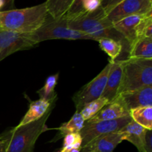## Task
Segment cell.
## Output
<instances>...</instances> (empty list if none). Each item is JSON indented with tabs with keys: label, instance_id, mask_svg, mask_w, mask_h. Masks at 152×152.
Segmentation results:
<instances>
[{
	"label": "cell",
	"instance_id": "6da1fadb",
	"mask_svg": "<svg viewBox=\"0 0 152 152\" xmlns=\"http://www.w3.org/2000/svg\"><path fill=\"white\" fill-rule=\"evenodd\" d=\"M48 16L45 1L32 7L0 11L1 30L30 34L38 30Z\"/></svg>",
	"mask_w": 152,
	"mask_h": 152
},
{
	"label": "cell",
	"instance_id": "7a4b0ae2",
	"mask_svg": "<svg viewBox=\"0 0 152 152\" xmlns=\"http://www.w3.org/2000/svg\"><path fill=\"white\" fill-rule=\"evenodd\" d=\"M68 25L71 29L83 32L96 39L97 42L102 38L113 39L121 42L130 50L128 42L107 19L106 14L101 6L94 11L86 13L75 19L68 20Z\"/></svg>",
	"mask_w": 152,
	"mask_h": 152
},
{
	"label": "cell",
	"instance_id": "3957f363",
	"mask_svg": "<svg viewBox=\"0 0 152 152\" xmlns=\"http://www.w3.org/2000/svg\"><path fill=\"white\" fill-rule=\"evenodd\" d=\"M54 106L39 120L19 127L16 126L1 134L7 142L4 152H34L37 139L43 132L48 130L46 122Z\"/></svg>",
	"mask_w": 152,
	"mask_h": 152
},
{
	"label": "cell",
	"instance_id": "277c9868",
	"mask_svg": "<svg viewBox=\"0 0 152 152\" xmlns=\"http://www.w3.org/2000/svg\"><path fill=\"white\" fill-rule=\"evenodd\" d=\"M28 37L37 44L50 39H88L97 42L88 34L70 28L68 20L64 16L53 19L49 14L45 23L34 33L28 34Z\"/></svg>",
	"mask_w": 152,
	"mask_h": 152
},
{
	"label": "cell",
	"instance_id": "5b68a950",
	"mask_svg": "<svg viewBox=\"0 0 152 152\" xmlns=\"http://www.w3.org/2000/svg\"><path fill=\"white\" fill-rule=\"evenodd\" d=\"M152 86V59H124L120 93Z\"/></svg>",
	"mask_w": 152,
	"mask_h": 152
},
{
	"label": "cell",
	"instance_id": "8992f818",
	"mask_svg": "<svg viewBox=\"0 0 152 152\" xmlns=\"http://www.w3.org/2000/svg\"><path fill=\"white\" fill-rule=\"evenodd\" d=\"M131 120L130 116L114 120H96L94 119L87 120L85 122L84 126L80 132L83 140L82 147L102 135L119 132Z\"/></svg>",
	"mask_w": 152,
	"mask_h": 152
},
{
	"label": "cell",
	"instance_id": "52a82bcc",
	"mask_svg": "<svg viewBox=\"0 0 152 152\" xmlns=\"http://www.w3.org/2000/svg\"><path fill=\"white\" fill-rule=\"evenodd\" d=\"M111 62L109 60L108 65L102 69V71L89 82L80 91L77 92L73 96V101L76 107V111L80 112L82 108L88 104L95 99H99L102 95V93L106 85L108 74L111 68Z\"/></svg>",
	"mask_w": 152,
	"mask_h": 152
},
{
	"label": "cell",
	"instance_id": "ba28073f",
	"mask_svg": "<svg viewBox=\"0 0 152 152\" xmlns=\"http://www.w3.org/2000/svg\"><path fill=\"white\" fill-rule=\"evenodd\" d=\"M37 45L28 34L0 30V62L13 53L32 48Z\"/></svg>",
	"mask_w": 152,
	"mask_h": 152
},
{
	"label": "cell",
	"instance_id": "9c48e42d",
	"mask_svg": "<svg viewBox=\"0 0 152 152\" xmlns=\"http://www.w3.org/2000/svg\"><path fill=\"white\" fill-rule=\"evenodd\" d=\"M149 13H152V0H123L106 15V17L113 24L132 15Z\"/></svg>",
	"mask_w": 152,
	"mask_h": 152
},
{
	"label": "cell",
	"instance_id": "30bf717a",
	"mask_svg": "<svg viewBox=\"0 0 152 152\" xmlns=\"http://www.w3.org/2000/svg\"><path fill=\"white\" fill-rule=\"evenodd\" d=\"M117 97L129 111L140 107L152 106V86H144L130 91L123 92Z\"/></svg>",
	"mask_w": 152,
	"mask_h": 152
},
{
	"label": "cell",
	"instance_id": "8fae6325",
	"mask_svg": "<svg viewBox=\"0 0 152 152\" xmlns=\"http://www.w3.org/2000/svg\"><path fill=\"white\" fill-rule=\"evenodd\" d=\"M110 61L111 62V68L108 74L106 85L102 95V97L105 98L108 102L115 99L119 95L124 67V60L117 59L115 61Z\"/></svg>",
	"mask_w": 152,
	"mask_h": 152
},
{
	"label": "cell",
	"instance_id": "7c38bea8",
	"mask_svg": "<svg viewBox=\"0 0 152 152\" xmlns=\"http://www.w3.org/2000/svg\"><path fill=\"white\" fill-rule=\"evenodd\" d=\"M152 15V13L147 14H135L127 16L124 19L113 23L114 28L123 36L131 47L137 39V29L138 25L146 16Z\"/></svg>",
	"mask_w": 152,
	"mask_h": 152
},
{
	"label": "cell",
	"instance_id": "4fadbf2b",
	"mask_svg": "<svg viewBox=\"0 0 152 152\" xmlns=\"http://www.w3.org/2000/svg\"><path fill=\"white\" fill-rule=\"evenodd\" d=\"M120 132H112L96 138L81 148V152H113L117 145L123 142Z\"/></svg>",
	"mask_w": 152,
	"mask_h": 152
},
{
	"label": "cell",
	"instance_id": "5bb4252c",
	"mask_svg": "<svg viewBox=\"0 0 152 152\" xmlns=\"http://www.w3.org/2000/svg\"><path fill=\"white\" fill-rule=\"evenodd\" d=\"M148 129L131 120L119 132L122 134L123 140H127L133 144L139 152H143L145 134Z\"/></svg>",
	"mask_w": 152,
	"mask_h": 152
},
{
	"label": "cell",
	"instance_id": "9a60e30c",
	"mask_svg": "<svg viewBox=\"0 0 152 152\" xmlns=\"http://www.w3.org/2000/svg\"><path fill=\"white\" fill-rule=\"evenodd\" d=\"M129 115V111L118 97L108 102L93 117L96 120H114Z\"/></svg>",
	"mask_w": 152,
	"mask_h": 152
},
{
	"label": "cell",
	"instance_id": "2e32d148",
	"mask_svg": "<svg viewBox=\"0 0 152 152\" xmlns=\"http://www.w3.org/2000/svg\"><path fill=\"white\" fill-rule=\"evenodd\" d=\"M56 102V101L51 102V101L44 100L42 99L31 102L30 103L29 109L28 110L26 114H25L23 118L19 122L16 127L28 124L41 118L52 106H54Z\"/></svg>",
	"mask_w": 152,
	"mask_h": 152
},
{
	"label": "cell",
	"instance_id": "e0dca14e",
	"mask_svg": "<svg viewBox=\"0 0 152 152\" xmlns=\"http://www.w3.org/2000/svg\"><path fill=\"white\" fill-rule=\"evenodd\" d=\"M99 48L106 53L110 57V60L115 61L118 59L123 53L129 58V50L121 42L115 39L109 38H102L98 40Z\"/></svg>",
	"mask_w": 152,
	"mask_h": 152
},
{
	"label": "cell",
	"instance_id": "ac0fdd59",
	"mask_svg": "<svg viewBox=\"0 0 152 152\" xmlns=\"http://www.w3.org/2000/svg\"><path fill=\"white\" fill-rule=\"evenodd\" d=\"M129 58L152 59V38H142L135 42L129 50Z\"/></svg>",
	"mask_w": 152,
	"mask_h": 152
},
{
	"label": "cell",
	"instance_id": "d6986e66",
	"mask_svg": "<svg viewBox=\"0 0 152 152\" xmlns=\"http://www.w3.org/2000/svg\"><path fill=\"white\" fill-rule=\"evenodd\" d=\"M85 120L80 112L76 111L69 121L64 123L57 129L58 134H56L55 140H59L61 137H64L68 134L80 133L85 124Z\"/></svg>",
	"mask_w": 152,
	"mask_h": 152
},
{
	"label": "cell",
	"instance_id": "ffe728a7",
	"mask_svg": "<svg viewBox=\"0 0 152 152\" xmlns=\"http://www.w3.org/2000/svg\"><path fill=\"white\" fill-rule=\"evenodd\" d=\"M132 120L148 130H152V106L140 107L129 111Z\"/></svg>",
	"mask_w": 152,
	"mask_h": 152
},
{
	"label": "cell",
	"instance_id": "44dd1931",
	"mask_svg": "<svg viewBox=\"0 0 152 152\" xmlns=\"http://www.w3.org/2000/svg\"><path fill=\"white\" fill-rule=\"evenodd\" d=\"M74 0H47L48 13L53 19H59L65 15Z\"/></svg>",
	"mask_w": 152,
	"mask_h": 152
},
{
	"label": "cell",
	"instance_id": "7402d4cb",
	"mask_svg": "<svg viewBox=\"0 0 152 152\" xmlns=\"http://www.w3.org/2000/svg\"><path fill=\"white\" fill-rule=\"evenodd\" d=\"M58 80L59 74L50 75L46 79L43 87L37 91L39 96V99L51 102L57 100V94L55 92V88L58 83Z\"/></svg>",
	"mask_w": 152,
	"mask_h": 152
},
{
	"label": "cell",
	"instance_id": "603a6c76",
	"mask_svg": "<svg viewBox=\"0 0 152 152\" xmlns=\"http://www.w3.org/2000/svg\"><path fill=\"white\" fill-rule=\"evenodd\" d=\"M108 103V101L105 98L101 96L99 99H95V100L86 104V105L82 108V110L80 111V113L81 114V115L83 116L85 121H87V120L93 118V117H94L96 114H98V113L99 112V111Z\"/></svg>",
	"mask_w": 152,
	"mask_h": 152
},
{
	"label": "cell",
	"instance_id": "cb8c5ba5",
	"mask_svg": "<svg viewBox=\"0 0 152 152\" xmlns=\"http://www.w3.org/2000/svg\"><path fill=\"white\" fill-rule=\"evenodd\" d=\"M86 0H74V2L69 7L68 10L64 17L67 19L68 20L70 19H75V18L78 17V16H82L84 14L83 9V4Z\"/></svg>",
	"mask_w": 152,
	"mask_h": 152
},
{
	"label": "cell",
	"instance_id": "d4e9b609",
	"mask_svg": "<svg viewBox=\"0 0 152 152\" xmlns=\"http://www.w3.org/2000/svg\"><path fill=\"white\" fill-rule=\"evenodd\" d=\"M80 141L83 142L80 133L68 134L65 135L64 137L62 148H68V147H71L74 144H75L76 142H80Z\"/></svg>",
	"mask_w": 152,
	"mask_h": 152
},
{
	"label": "cell",
	"instance_id": "484cf974",
	"mask_svg": "<svg viewBox=\"0 0 152 152\" xmlns=\"http://www.w3.org/2000/svg\"><path fill=\"white\" fill-rule=\"evenodd\" d=\"M101 6V0H86L83 4L84 14L97 10Z\"/></svg>",
	"mask_w": 152,
	"mask_h": 152
},
{
	"label": "cell",
	"instance_id": "4316f807",
	"mask_svg": "<svg viewBox=\"0 0 152 152\" xmlns=\"http://www.w3.org/2000/svg\"><path fill=\"white\" fill-rule=\"evenodd\" d=\"M123 1V0H101V7L107 15L115 6Z\"/></svg>",
	"mask_w": 152,
	"mask_h": 152
},
{
	"label": "cell",
	"instance_id": "83f0119b",
	"mask_svg": "<svg viewBox=\"0 0 152 152\" xmlns=\"http://www.w3.org/2000/svg\"><path fill=\"white\" fill-rule=\"evenodd\" d=\"M143 152H152V130H147L145 134Z\"/></svg>",
	"mask_w": 152,
	"mask_h": 152
},
{
	"label": "cell",
	"instance_id": "f1b7e54d",
	"mask_svg": "<svg viewBox=\"0 0 152 152\" xmlns=\"http://www.w3.org/2000/svg\"><path fill=\"white\" fill-rule=\"evenodd\" d=\"M15 0H0V11L1 9H6L5 10L14 9Z\"/></svg>",
	"mask_w": 152,
	"mask_h": 152
},
{
	"label": "cell",
	"instance_id": "f546056e",
	"mask_svg": "<svg viewBox=\"0 0 152 152\" xmlns=\"http://www.w3.org/2000/svg\"><path fill=\"white\" fill-rule=\"evenodd\" d=\"M7 140L3 137L0 136V152L5 151L6 147H7Z\"/></svg>",
	"mask_w": 152,
	"mask_h": 152
},
{
	"label": "cell",
	"instance_id": "4dcf8cb0",
	"mask_svg": "<svg viewBox=\"0 0 152 152\" xmlns=\"http://www.w3.org/2000/svg\"><path fill=\"white\" fill-rule=\"evenodd\" d=\"M0 30H1V26H0Z\"/></svg>",
	"mask_w": 152,
	"mask_h": 152
}]
</instances>
